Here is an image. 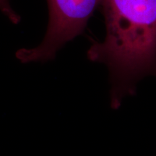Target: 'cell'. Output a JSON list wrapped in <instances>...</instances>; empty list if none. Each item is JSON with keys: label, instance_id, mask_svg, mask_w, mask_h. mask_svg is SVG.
<instances>
[{"label": "cell", "instance_id": "6da1fadb", "mask_svg": "<svg viewBox=\"0 0 156 156\" xmlns=\"http://www.w3.org/2000/svg\"><path fill=\"white\" fill-rule=\"evenodd\" d=\"M100 7L106 36L87 56L108 68L111 106L117 109L142 79L156 77V0H101Z\"/></svg>", "mask_w": 156, "mask_h": 156}, {"label": "cell", "instance_id": "7a4b0ae2", "mask_svg": "<svg viewBox=\"0 0 156 156\" xmlns=\"http://www.w3.org/2000/svg\"><path fill=\"white\" fill-rule=\"evenodd\" d=\"M48 24L44 40L35 48H21L16 57L23 64L53 60L67 43L81 35L100 7L101 0H47Z\"/></svg>", "mask_w": 156, "mask_h": 156}, {"label": "cell", "instance_id": "3957f363", "mask_svg": "<svg viewBox=\"0 0 156 156\" xmlns=\"http://www.w3.org/2000/svg\"><path fill=\"white\" fill-rule=\"evenodd\" d=\"M0 11L14 24H17L20 20V17L12 8L9 0H0Z\"/></svg>", "mask_w": 156, "mask_h": 156}]
</instances>
